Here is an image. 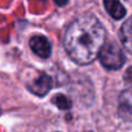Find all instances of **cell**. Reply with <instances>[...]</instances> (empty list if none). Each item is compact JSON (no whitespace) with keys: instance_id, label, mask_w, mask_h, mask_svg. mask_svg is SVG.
I'll use <instances>...</instances> for the list:
<instances>
[{"instance_id":"ba28073f","label":"cell","mask_w":132,"mask_h":132,"mask_svg":"<svg viewBox=\"0 0 132 132\" xmlns=\"http://www.w3.org/2000/svg\"><path fill=\"white\" fill-rule=\"evenodd\" d=\"M52 102L56 107L59 108V109H62V110H67L72 107V101H71L67 96L63 95V94H58V95H56L55 97L52 98Z\"/></svg>"},{"instance_id":"9c48e42d","label":"cell","mask_w":132,"mask_h":132,"mask_svg":"<svg viewBox=\"0 0 132 132\" xmlns=\"http://www.w3.org/2000/svg\"><path fill=\"white\" fill-rule=\"evenodd\" d=\"M53 1H55V4L57 5V6L63 7V6H65V5L67 4L68 0H53Z\"/></svg>"},{"instance_id":"6da1fadb","label":"cell","mask_w":132,"mask_h":132,"mask_svg":"<svg viewBox=\"0 0 132 132\" xmlns=\"http://www.w3.org/2000/svg\"><path fill=\"white\" fill-rule=\"evenodd\" d=\"M105 42V29L94 15L77 18L64 36V48L70 58L80 65L90 64L97 58Z\"/></svg>"},{"instance_id":"52a82bcc","label":"cell","mask_w":132,"mask_h":132,"mask_svg":"<svg viewBox=\"0 0 132 132\" xmlns=\"http://www.w3.org/2000/svg\"><path fill=\"white\" fill-rule=\"evenodd\" d=\"M131 31H132V28H131V19H128V20L124 22V24L122 26L119 35H121L122 43H123V45L125 46V49L129 51V52L131 51V41H132Z\"/></svg>"},{"instance_id":"5b68a950","label":"cell","mask_w":132,"mask_h":132,"mask_svg":"<svg viewBox=\"0 0 132 132\" xmlns=\"http://www.w3.org/2000/svg\"><path fill=\"white\" fill-rule=\"evenodd\" d=\"M103 5L108 14L115 20H121L125 16L126 9L119 2V0H103Z\"/></svg>"},{"instance_id":"7a4b0ae2","label":"cell","mask_w":132,"mask_h":132,"mask_svg":"<svg viewBox=\"0 0 132 132\" xmlns=\"http://www.w3.org/2000/svg\"><path fill=\"white\" fill-rule=\"evenodd\" d=\"M97 57L101 64L108 70H119L125 63V55L123 50L115 42L103 44Z\"/></svg>"},{"instance_id":"3957f363","label":"cell","mask_w":132,"mask_h":132,"mask_svg":"<svg viewBox=\"0 0 132 132\" xmlns=\"http://www.w3.org/2000/svg\"><path fill=\"white\" fill-rule=\"evenodd\" d=\"M27 87L32 94L37 96H44L52 88V78L44 72H38L27 84Z\"/></svg>"},{"instance_id":"277c9868","label":"cell","mask_w":132,"mask_h":132,"mask_svg":"<svg viewBox=\"0 0 132 132\" xmlns=\"http://www.w3.org/2000/svg\"><path fill=\"white\" fill-rule=\"evenodd\" d=\"M29 45L30 49L32 50V52L35 55H37L38 57L43 58V59H46V58L50 57L51 44L45 36H42V35L32 36L29 41Z\"/></svg>"},{"instance_id":"8992f818","label":"cell","mask_w":132,"mask_h":132,"mask_svg":"<svg viewBox=\"0 0 132 132\" xmlns=\"http://www.w3.org/2000/svg\"><path fill=\"white\" fill-rule=\"evenodd\" d=\"M119 114L123 119H131V89L128 88L119 96Z\"/></svg>"}]
</instances>
